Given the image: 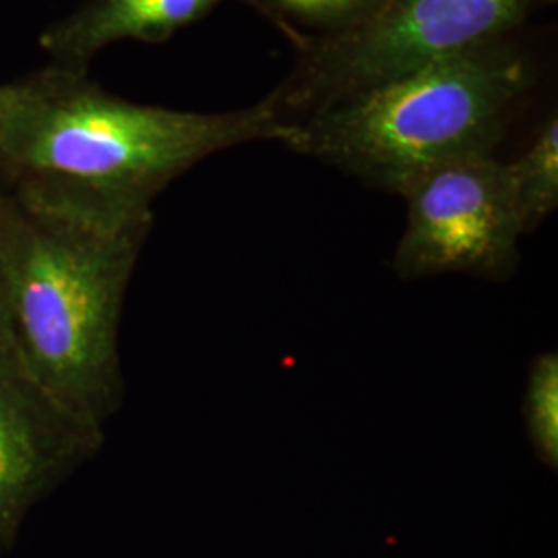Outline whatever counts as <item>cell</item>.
<instances>
[{"instance_id": "5b68a950", "label": "cell", "mask_w": 558, "mask_h": 558, "mask_svg": "<svg viewBox=\"0 0 558 558\" xmlns=\"http://www.w3.org/2000/svg\"><path fill=\"white\" fill-rule=\"evenodd\" d=\"M399 197L408 205L391 263L399 279L461 274L502 281L515 274L525 232L505 161L486 154L440 163Z\"/></svg>"}, {"instance_id": "277c9868", "label": "cell", "mask_w": 558, "mask_h": 558, "mask_svg": "<svg viewBox=\"0 0 558 558\" xmlns=\"http://www.w3.org/2000/svg\"><path fill=\"white\" fill-rule=\"evenodd\" d=\"M538 0H383L366 15L302 48L296 66L267 96L300 122L426 64L500 40Z\"/></svg>"}, {"instance_id": "8992f818", "label": "cell", "mask_w": 558, "mask_h": 558, "mask_svg": "<svg viewBox=\"0 0 558 558\" xmlns=\"http://www.w3.org/2000/svg\"><path fill=\"white\" fill-rule=\"evenodd\" d=\"M100 439L60 414L27 379L13 348L0 345V534L52 474Z\"/></svg>"}, {"instance_id": "3957f363", "label": "cell", "mask_w": 558, "mask_h": 558, "mask_svg": "<svg viewBox=\"0 0 558 558\" xmlns=\"http://www.w3.org/2000/svg\"><path fill=\"white\" fill-rule=\"evenodd\" d=\"M527 85V60L486 41L300 120L286 147L401 195L440 163L493 154Z\"/></svg>"}, {"instance_id": "7a4b0ae2", "label": "cell", "mask_w": 558, "mask_h": 558, "mask_svg": "<svg viewBox=\"0 0 558 558\" xmlns=\"http://www.w3.org/2000/svg\"><path fill=\"white\" fill-rule=\"evenodd\" d=\"M294 129L267 98L234 112L143 106L54 62L0 85V163L20 189L60 199L151 209L205 158L255 141L288 145Z\"/></svg>"}, {"instance_id": "30bf717a", "label": "cell", "mask_w": 558, "mask_h": 558, "mask_svg": "<svg viewBox=\"0 0 558 558\" xmlns=\"http://www.w3.org/2000/svg\"><path fill=\"white\" fill-rule=\"evenodd\" d=\"M383 0H271V4L292 20L341 29L371 15Z\"/></svg>"}, {"instance_id": "8fae6325", "label": "cell", "mask_w": 558, "mask_h": 558, "mask_svg": "<svg viewBox=\"0 0 558 558\" xmlns=\"http://www.w3.org/2000/svg\"><path fill=\"white\" fill-rule=\"evenodd\" d=\"M0 345H11V336H9V325H7V313H4V300H2V290H0Z\"/></svg>"}, {"instance_id": "9c48e42d", "label": "cell", "mask_w": 558, "mask_h": 558, "mask_svg": "<svg viewBox=\"0 0 558 558\" xmlns=\"http://www.w3.org/2000/svg\"><path fill=\"white\" fill-rule=\"evenodd\" d=\"M525 433L539 461L558 468V354L542 352L527 373L523 396Z\"/></svg>"}, {"instance_id": "ba28073f", "label": "cell", "mask_w": 558, "mask_h": 558, "mask_svg": "<svg viewBox=\"0 0 558 558\" xmlns=\"http://www.w3.org/2000/svg\"><path fill=\"white\" fill-rule=\"evenodd\" d=\"M509 189L518 207L523 232L532 234L558 205V119L542 124L536 140L519 156L505 161Z\"/></svg>"}, {"instance_id": "6da1fadb", "label": "cell", "mask_w": 558, "mask_h": 558, "mask_svg": "<svg viewBox=\"0 0 558 558\" xmlns=\"http://www.w3.org/2000/svg\"><path fill=\"white\" fill-rule=\"evenodd\" d=\"M151 209L60 199L15 186L0 197V290L27 379L92 433L119 408V327Z\"/></svg>"}, {"instance_id": "52a82bcc", "label": "cell", "mask_w": 558, "mask_h": 558, "mask_svg": "<svg viewBox=\"0 0 558 558\" xmlns=\"http://www.w3.org/2000/svg\"><path fill=\"white\" fill-rule=\"evenodd\" d=\"M220 0H89L41 34L54 64L87 71V62L120 40L161 41L205 17Z\"/></svg>"}]
</instances>
